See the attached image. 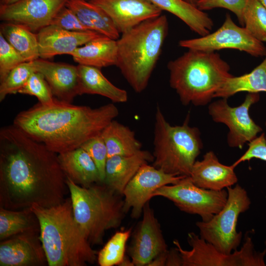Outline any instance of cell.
I'll return each instance as SVG.
<instances>
[{"label":"cell","instance_id":"6da1fadb","mask_svg":"<svg viewBox=\"0 0 266 266\" xmlns=\"http://www.w3.org/2000/svg\"><path fill=\"white\" fill-rule=\"evenodd\" d=\"M67 191L58 154L14 125L0 130V206L11 210L63 202Z\"/></svg>","mask_w":266,"mask_h":266},{"label":"cell","instance_id":"7a4b0ae2","mask_svg":"<svg viewBox=\"0 0 266 266\" xmlns=\"http://www.w3.org/2000/svg\"><path fill=\"white\" fill-rule=\"evenodd\" d=\"M118 114V108L112 103L92 108L56 99L51 104L38 102L21 111L13 124L59 154L79 148L101 134Z\"/></svg>","mask_w":266,"mask_h":266},{"label":"cell","instance_id":"3957f363","mask_svg":"<svg viewBox=\"0 0 266 266\" xmlns=\"http://www.w3.org/2000/svg\"><path fill=\"white\" fill-rule=\"evenodd\" d=\"M40 227V239L49 266H85L97 260L76 223L70 198L49 207H31Z\"/></svg>","mask_w":266,"mask_h":266},{"label":"cell","instance_id":"277c9868","mask_svg":"<svg viewBox=\"0 0 266 266\" xmlns=\"http://www.w3.org/2000/svg\"><path fill=\"white\" fill-rule=\"evenodd\" d=\"M167 68L170 86L184 105H207L233 76L229 65L215 51L188 49L169 61Z\"/></svg>","mask_w":266,"mask_h":266},{"label":"cell","instance_id":"5b68a950","mask_svg":"<svg viewBox=\"0 0 266 266\" xmlns=\"http://www.w3.org/2000/svg\"><path fill=\"white\" fill-rule=\"evenodd\" d=\"M168 31L166 16L161 15L122 33L116 40V66L135 92L147 87Z\"/></svg>","mask_w":266,"mask_h":266},{"label":"cell","instance_id":"8992f818","mask_svg":"<svg viewBox=\"0 0 266 266\" xmlns=\"http://www.w3.org/2000/svg\"><path fill=\"white\" fill-rule=\"evenodd\" d=\"M75 220L92 245H101L105 232L118 228L124 218L120 195L104 183L83 187L66 178Z\"/></svg>","mask_w":266,"mask_h":266},{"label":"cell","instance_id":"52a82bcc","mask_svg":"<svg viewBox=\"0 0 266 266\" xmlns=\"http://www.w3.org/2000/svg\"><path fill=\"white\" fill-rule=\"evenodd\" d=\"M189 116L181 125L172 126L159 106L155 115L153 166L166 173L189 176L203 147L198 128L191 127Z\"/></svg>","mask_w":266,"mask_h":266},{"label":"cell","instance_id":"ba28073f","mask_svg":"<svg viewBox=\"0 0 266 266\" xmlns=\"http://www.w3.org/2000/svg\"><path fill=\"white\" fill-rule=\"evenodd\" d=\"M227 189L228 198L224 207L210 220L197 222L196 226L201 238L229 254L240 243L242 233L236 231L238 218L249 209L251 201L246 191L239 185Z\"/></svg>","mask_w":266,"mask_h":266},{"label":"cell","instance_id":"9c48e42d","mask_svg":"<svg viewBox=\"0 0 266 266\" xmlns=\"http://www.w3.org/2000/svg\"><path fill=\"white\" fill-rule=\"evenodd\" d=\"M187 241L192 249H183L178 240L173 243L179 251L182 266H265L266 250L257 252L251 238L247 235L240 250L226 254L193 232L188 234Z\"/></svg>","mask_w":266,"mask_h":266},{"label":"cell","instance_id":"30bf717a","mask_svg":"<svg viewBox=\"0 0 266 266\" xmlns=\"http://www.w3.org/2000/svg\"><path fill=\"white\" fill-rule=\"evenodd\" d=\"M160 196L173 202L181 211L198 214L202 221L210 220L225 206L228 198L225 190L214 191L198 187L190 176H185L175 184L157 189L152 198Z\"/></svg>","mask_w":266,"mask_h":266},{"label":"cell","instance_id":"8fae6325","mask_svg":"<svg viewBox=\"0 0 266 266\" xmlns=\"http://www.w3.org/2000/svg\"><path fill=\"white\" fill-rule=\"evenodd\" d=\"M226 98H221L208 106V113L216 123L225 124L229 128L227 142L231 147L242 149L245 143L256 138L262 129L249 115L252 105L259 101L258 93H249L239 106L231 107Z\"/></svg>","mask_w":266,"mask_h":266},{"label":"cell","instance_id":"7c38bea8","mask_svg":"<svg viewBox=\"0 0 266 266\" xmlns=\"http://www.w3.org/2000/svg\"><path fill=\"white\" fill-rule=\"evenodd\" d=\"M180 46L188 49L215 51L233 49L255 57L266 56V47L244 27L236 25L227 14L222 25L217 31L199 38L179 41Z\"/></svg>","mask_w":266,"mask_h":266},{"label":"cell","instance_id":"4fadbf2b","mask_svg":"<svg viewBox=\"0 0 266 266\" xmlns=\"http://www.w3.org/2000/svg\"><path fill=\"white\" fill-rule=\"evenodd\" d=\"M185 176L168 174L153 166L144 164L124 190L125 213L131 209L132 217L139 218L145 204L152 198L157 189L165 185L176 184Z\"/></svg>","mask_w":266,"mask_h":266},{"label":"cell","instance_id":"5bb4252c","mask_svg":"<svg viewBox=\"0 0 266 266\" xmlns=\"http://www.w3.org/2000/svg\"><path fill=\"white\" fill-rule=\"evenodd\" d=\"M67 0H18L0 4V19L22 25L35 33L51 24Z\"/></svg>","mask_w":266,"mask_h":266},{"label":"cell","instance_id":"9a60e30c","mask_svg":"<svg viewBox=\"0 0 266 266\" xmlns=\"http://www.w3.org/2000/svg\"><path fill=\"white\" fill-rule=\"evenodd\" d=\"M142 212V220L128 250L135 266H147L157 256L168 250L160 225L149 202L145 204Z\"/></svg>","mask_w":266,"mask_h":266},{"label":"cell","instance_id":"2e32d148","mask_svg":"<svg viewBox=\"0 0 266 266\" xmlns=\"http://www.w3.org/2000/svg\"><path fill=\"white\" fill-rule=\"evenodd\" d=\"M48 265L40 232L19 233L0 243V266H42Z\"/></svg>","mask_w":266,"mask_h":266},{"label":"cell","instance_id":"e0dca14e","mask_svg":"<svg viewBox=\"0 0 266 266\" xmlns=\"http://www.w3.org/2000/svg\"><path fill=\"white\" fill-rule=\"evenodd\" d=\"M100 8L122 33L142 22L162 15L149 0H89Z\"/></svg>","mask_w":266,"mask_h":266},{"label":"cell","instance_id":"ac0fdd59","mask_svg":"<svg viewBox=\"0 0 266 266\" xmlns=\"http://www.w3.org/2000/svg\"><path fill=\"white\" fill-rule=\"evenodd\" d=\"M36 35L39 57L45 60L58 55H70L77 48L102 35L93 31H69L51 24L41 29Z\"/></svg>","mask_w":266,"mask_h":266},{"label":"cell","instance_id":"d6986e66","mask_svg":"<svg viewBox=\"0 0 266 266\" xmlns=\"http://www.w3.org/2000/svg\"><path fill=\"white\" fill-rule=\"evenodd\" d=\"M35 71L41 73L54 97L63 102L72 103L78 95L77 66L38 59L33 61Z\"/></svg>","mask_w":266,"mask_h":266},{"label":"cell","instance_id":"ffe728a7","mask_svg":"<svg viewBox=\"0 0 266 266\" xmlns=\"http://www.w3.org/2000/svg\"><path fill=\"white\" fill-rule=\"evenodd\" d=\"M232 165L221 164L213 151L206 152L201 161H196L190 177L199 187L214 191H221L232 187L237 182V177Z\"/></svg>","mask_w":266,"mask_h":266},{"label":"cell","instance_id":"44dd1931","mask_svg":"<svg viewBox=\"0 0 266 266\" xmlns=\"http://www.w3.org/2000/svg\"><path fill=\"white\" fill-rule=\"evenodd\" d=\"M153 161V155L143 150L131 156L116 155L108 158L103 183L116 193L123 195L126 186L140 167Z\"/></svg>","mask_w":266,"mask_h":266},{"label":"cell","instance_id":"7402d4cb","mask_svg":"<svg viewBox=\"0 0 266 266\" xmlns=\"http://www.w3.org/2000/svg\"><path fill=\"white\" fill-rule=\"evenodd\" d=\"M61 167L66 178L87 187L101 183L98 168L88 153L81 147L58 154Z\"/></svg>","mask_w":266,"mask_h":266},{"label":"cell","instance_id":"603a6c76","mask_svg":"<svg viewBox=\"0 0 266 266\" xmlns=\"http://www.w3.org/2000/svg\"><path fill=\"white\" fill-rule=\"evenodd\" d=\"M70 55L78 65L99 68L116 66L117 60L116 40L101 35L77 48Z\"/></svg>","mask_w":266,"mask_h":266},{"label":"cell","instance_id":"cb8c5ba5","mask_svg":"<svg viewBox=\"0 0 266 266\" xmlns=\"http://www.w3.org/2000/svg\"><path fill=\"white\" fill-rule=\"evenodd\" d=\"M78 95H98L110 99L113 102L124 103L128 100L127 91L110 82L100 68L78 65Z\"/></svg>","mask_w":266,"mask_h":266},{"label":"cell","instance_id":"d4e9b609","mask_svg":"<svg viewBox=\"0 0 266 266\" xmlns=\"http://www.w3.org/2000/svg\"><path fill=\"white\" fill-rule=\"evenodd\" d=\"M149 0L162 11L176 16L200 36L209 34L213 27V21L207 13L184 0Z\"/></svg>","mask_w":266,"mask_h":266},{"label":"cell","instance_id":"484cf974","mask_svg":"<svg viewBox=\"0 0 266 266\" xmlns=\"http://www.w3.org/2000/svg\"><path fill=\"white\" fill-rule=\"evenodd\" d=\"M66 6L73 12L90 31L114 40L120 37V33L108 16L90 1L67 0Z\"/></svg>","mask_w":266,"mask_h":266},{"label":"cell","instance_id":"4316f807","mask_svg":"<svg viewBox=\"0 0 266 266\" xmlns=\"http://www.w3.org/2000/svg\"><path fill=\"white\" fill-rule=\"evenodd\" d=\"M101 135L107 151V159L113 156H131L141 150V143L133 131L113 120L102 131Z\"/></svg>","mask_w":266,"mask_h":266},{"label":"cell","instance_id":"83f0119b","mask_svg":"<svg viewBox=\"0 0 266 266\" xmlns=\"http://www.w3.org/2000/svg\"><path fill=\"white\" fill-rule=\"evenodd\" d=\"M241 92H266V56L250 72L228 78L215 93L214 98L228 99Z\"/></svg>","mask_w":266,"mask_h":266},{"label":"cell","instance_id":"f1b7e54d","mask_svg":"<svg viewBox=\"0 0 266 266\" xmlns=\"http://www.w3.org/2000/svg\"><path fill=\"white\" fill-rule=\"evenodd\" d=\"M40 232L38 220L31 208L11 210L0 206V240L27 232Z\"/></svg>","mask_w":266,"mask_h":266},{"label":"cell","instance_id":"f546056e","mask_svg":"<svg viewBox=\"0 0 266 266\" xmlns=\"http://www.w3.org/2000/svg\"><path fill=\"white\" fill-rule=\"evenodd\" d=\"M0 33L26 62L40 58L36 33L22 25L10 22L0 25Z\"/></svg>","mask_w":266,"mask_h":266},{"label":"cell","instance_id":"4dcf8cb0","mask_svg":"<svg viewBox=\"0 0 266 266\" xmlns=\"http://www.w3.org/2000/svg\"><path fill=\"white\" fill-rule=\"evenodd\" d=\"M243 26L256 39L266 42V8L259 0H247L243 9Z\"/></svg>","mask_w":266,"mask_h":266},{"label":"cell","instance_id":"1f68e13d","mask_svg":"<svg viewBox=\"0 0 266 266\" xmlns=\"http://www.w3.org/2000/svg\"><path fill=\"white\" fill-rule=\"evenodd\" d=\"M132 229L116 232L98 254L97 260L100 266H119L124 260L127 241Z\"/></svg>","mask_w":266,"mask_h":266},{"label":"cell","instance_id":"d6a6232c","mask_svg":"<svg viewBox=\"0 0 266 266\" xmlns=\"http://www.w3.org/2000/svg\"><path fill=\"white\" fill-rule=\"evenodd\" d=\"M35 71L33 61L23 63L11 70L0 82V101L8 95L17 93Z\"/></svg>","mask_w":266,"mask_h":266},{"label":"cell","instance_id":"836d02e7","mask_svg":"<svg viewBox=\"0 0 266 266\" xmlns=\"http://www.w3.org/2000/svg\"><path fill=\"white\" fill-rule=\"evenodd\" d=\"M17 93L33 96L43 105L51 104L56 99L43 75L37 71L32 74Z\"/></svg>","mask_w":266,"mask_h":266},{"label":"cell","instance_id":"e575fe53","mask_svg":"<svg viewBox=\"0 0 266 266\" xmlns=\"http://www.w3.org/2000/svg\"><path fill=\"white\" fill-rule=\"evenodd\" d=\"M26 62L0 33V82L9 72L20 64Z\"/></svg>","mask_w":266,"mask_h":266},{"label":"cell","instance_id":"d590c367","mask_svg":"<svg viewBox=\"0 0 266 266\" xmlns=\"http://www.w3.org/2000/svg\"><path fill=\"white\" fill-rule=\"evenodd\" d=\"M81 147L88 153L95 162L98 168L101 183H103L107 160V151L101 134L87 140Z\"/></svg>","mask_w":266,"mask_h":266},{"label":"cell","instance_id":"8d00e7d4","mask_svg":"<svg viewBox=\"0 0 266 266\" xmlns=\"http://www.w3.org/2000/svg\"><path fill=\"white\" fill-rule=\"evenodd\" d=\"M247 0H195V6L200 10L223 8L236 16L239 24L243 26V11Z\"/></svg>","mask_w":266,"mask_h":266},{"label":"cell","instance_id":"74e56055","mask_svg":"<svg viewBox=\"0 0 266 266\" xmlns=\"http://www.w3.org/2000/svg\"><path fill=\"white\" fill-rule=\"evenodd\" d=\"M51 24L72 32L91 31L81 22L73 12L66 6L58 12Z\"/></svg>","mask_w":266,"mask_h":266},{"label":"cell","instance_id":"f35d334b","mask_svg":"<svg viewBox=\"0 0 266 266\" xmlns=\"http://www.w3.org/2000/svg\"><path fill=\"white\" fill-rule=\"evenodd\" d=\"M253 158L266 161V138L264 133L249 142L248 149L232 166L235 167L240 163Z\"/></svg>","mask_w":266,"mask_h":266},{"label":"cell","instance_id":"ab89813d","mask_svg":"<svg viewBox=\"0 0 266 266\" xmlns=\"http://www.w3.org/2000/svg\"><path fill=\"white\" fill-rule=\"evenodd\" d=\"M166 266H182L180 254L176 247L168 250Z\"/></svg>","mask_w":266,"mask_h":266},{"label":"cell","instance_id":"60d3db41","mask_svg":"<svg viewBox=\"0 0 266 266\" xmlns=\"http://www.w3.org/2000/svg\"><path fill=\"white\" fill-rule=\"evenodd\" d=\"M168 250L163 252L154 259H153L148 264V266H165L166 264Z\"/></svg>","mask_w":266,"mask_h":266},{"label":"cell","instance_id":"b9f144b4","mask_svg":"<svg viewBox=\"0 0 266 266\" xmlns=\"http://www.w3.org/2000/svg\"><path fill=\"white\" fill-rule=\"evenodd\" d=\"M121 266H134L132 261H130L127 257H125L123 261L120 264Z\"/></svg>","mask_w":266,"mask_h":266},{"label":"cell","instance_id":"7bdbcfd3","mask_svg":"<svg viewBox=\"0 0 266 266\" xmlns=\"http://www.w3.org/2000/svg\"><path fill=\"white\" fill-rule=\"evenodd\" d=\"M18 0H0V4H8L15 2Z\"/></svg>","mask_w":266,"mask_h":266},{"label":"cell","instance_id":"ee69618b","mask_svg":"<svg viewBox=\"0 0 266 266\" xmlns=\"http://www.w3.org/2000/svg\"><path fill=\"white\" fill-rule=\"evenodd\" d=\"M185 0V1L195 6V0Z\"/></svg>","mask_w":266,"mask_h":266},{"label":"cell","instance_id":"f6af8a7d","mask_svg":"<svg viewBox=\"0 0 266 266\" xmlns=\"http://www.w3.org/2000/svg\"><path fill=\"white\" fill-rule=\"evenodd\" d=\"M263 5L266 8V0H259Z\"/></svg>","mask_w":266,"mask_h":266},{"label":"cell","instance_id":"bcb514c9","mask_svg":"<svg viewBox=\"0 0 266 266\" xmlns=\"http://www.w3.org/2000/svg\"><path fill=\"white\" fill-rule=\"evenodd\" d=\"M265 244H266V241H265Z\"/></svg>","mask_w":266,"mask_h":266},{"label":"cell","instance_id":"7dc6e473","mask_svg":"<svg viewBox=\"0 0 266 266\" xmlns=\"http://www.w3.org/2000/svg\"><path fill=\"white\" fill-rule=\"evenodd\" d=\"M265 125H266V122H265Z\"/></svg>","mask_w":266,"mask_h":266}]
</instances>
